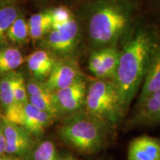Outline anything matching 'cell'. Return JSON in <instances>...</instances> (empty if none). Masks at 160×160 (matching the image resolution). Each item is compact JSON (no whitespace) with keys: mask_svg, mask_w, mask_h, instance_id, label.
<instances>
[{"mask_svg":"<svg viewBox=\"0 0 160 160\" xmlns=\"http://www.w3.org/2000/svg\"><path fill=\"white\" fill-rule=\"evenodd\" d=\"M75 16L90 53L120 48L142 19L137 0H84Z\"/></svg>","mask_w":160,"mask_h":160,"instance_id":"6da1fadb","label":"cell"},{"mask_svg":"<svg viewBox=\"0 0 160 160\" xmlns=\"http://www.w3.org/2000/svg\"><path fill=\"white\" fill-rule=\"evenodd\" d=\"M159 41V32L142 18L120 47L119 65L112 81L125 113L141 89L150 59Z\"/></svg>","mask_w":160,"mask_h":160,"instance_id":"7a4b0ae2","label":"cell"},{"mask_svg":"<svg viewBox=\"0 0 160 160\" xmlns=\"http://www.w3.org/2000/svg\"><path fill=\"white\" fill-rule=\"evenodd\" d=\"M111 128L82 111L69 116L59 132L68 145L77 152L89 155L102 149Z\"/></svg>","mask_w":160,"mask_h":160,"instance_id":"3957f363","label":"cell"},{"mask_svg":"<svg viewBox=\"0 0 160 160\" xmlns=\"http://www.w3.org/2000/svg\"><path fill=\"white\" fill-rule=\"evenodd\" d=\"M84 111L111 128L126 115L113 81L98 78L88 81Z\"/></svg>","mask_w":160,"mask_h":160,"instance_id":"277c9868","label":"cell"},{"mask_svg":"<svg viewBox=\"0 0 160 160\" xmlns=\"http://www.w3.org/2000/svg\"><path fill=\"white\" fill-rule=\"evenodd\" d=\"M40 41L42 49L59 58L77 59L85 50L82 31L76 16L67 23L52 28Z\"/></svg>","mask_w":160,"mask_h":160,"instance_id":"5b68a950","label":"cell"},{"mask_svg":"<svg viewBox=\"0 0 160 160\" xmlns=\"http://www.w3.org/2000/svg\"><path fill=\"white\" fill-rule=\"evenodd\" d=\"M5 119L10 122L23 128L30 134L39 135L56 117L42 111L29 102L13 103L5 110Z\"/></svg>","mask_w":160,"mask_h":160,"instance_id":"8992f818","label":"cell"},{"mask_svg":"<svg viewBox=\"0 0 160 160\" xmlns=\"http://www.w3.org/2000/svg\"><path fill=\"white\" fill-rule=\"evenodd\" d=\"M88 80L86 77L73 85L53 92L56 106L59 114L73 115L84 111Z\"/></svg>","mask_w":160,"mask_h":160,"instance_id":"52a82bcc","label":"cell"},{"mask_svg":"<svg viewBox=\"0 0 160 160\" xmlns=\"http://www.w3.org/2000/svg\"><path fill=\"white\" fill-rule=\"evenodd\" d=\"M85 77L80 68L77 59L58 58L51 74L45 81L47 88L53 92L65 88L78 80Z\"/></svg>","mask_w":160,"mask_h":160,"instance_id":"ba28073f","label":"cell"},{"mask_svg":"<svg viewBox=\"0 0 160 160\" xmlns=\"http://www.w3.org/2000/svg\"><path fill=\"white\" fill-rule=\"evenodd\" d=\"M160 125V90L137 105L134 114L128 121L129 128L153 127Z\"/></svg>","mask_w":160,"mask_h":160,"instance_id":"9c48e42d","label":"cell"},{"mask_svg":"<svg viewBox=\"0 0 160 160\" xmlns=\"http://www.w3.org/2000/svg\"><path fill=\"white\" fill-rule=\"evenodd\" d=\"M2 131L6 139L5 153L9 154H22L31 148V134L23 128L2 119Z\"/></svg>","mask_w":160,"mask_h":160,"instance_id":"30bf717a","label":"cell"},{"mask_svg":"<svg viewBox=\"0 0 160 160\" xmlns=\"http://www.w3.org/2000/svg\"><path fill=\"white\" fill-rule=\"evenodd\" d=\"M28 101L40 111L58 117L59 112L56 106L53 93L46 87L45 82L31 79L26 83Z\"/></svg>","mask_w":160,"mask_h":160,"instance_id":"8fae6325","label":"cell"},{"mask_svg":"<svg viewBox=\"0 0 160 160\" xmlns=\"http://www.w3.org/2000/svg\"><path fill=\"white\" fill-rule=\"evenodd\" d=\"M128 160H160V139L148 135L134 138L130 142Z\"/></svg>","mask_w":160,"mask_h":160,"instance_id":"7c38bea8","label":"cell"},{"mask_svg":"<svg viewBox=\"0 0 160 160\" xmlns=\"http://www.w3.org/2000/svg\"><path fill=\"white\" fill-rule=\"evenodd\" d=\"M58 58L45 49L37 50L28 56L26 62L32 79L45 82L51 74Z\"/></svg>","mask_w":160,"mask_h":160,"instance_id":"4fadbf2b","label":"cell"},{"mask_svg":"<svg viewBox=\"0 0 160 160\" xmlns=\"http://www.w3.org/2000/svg\"><path fill=\"white\" fill-rule=\"evenodd\" d=\"M159 90H160V41L150 59L139 91L137 105Z\"/></svg>","mask_w":160,"mask_h":160,"instance_id":"5bb4252c","label":"cell"},{"mask_svg":"<svg viewBox=\"0 0 160 160\" xmlns=\"http://www.w3.org/2000/svg\"><path fill=\"white\" fill-rule=\"evenodd\" d=\"M24 62L21 51L17 48H4L0 49V75L12 73Z\"/></svg>","mask_w":160,"mask_h":160,"instance_id":"9a60e30c","label":"cell"},{"mask_svg":"<svg viewBox=\"0 0 160 160\" xmlns=\"http://www.w3.org/2000/svg\"><path fill=\"white\" fill-rule=\"evenodd\" d=\"M119 60V48H105V55L102 67L95 78L112 80L117 70Z\"/></svg>","mask_w":160,"mask_h":160,"instance_id":"2e32d148","label":"cell"},{"mask_svg":"<svg viewBox=\"0 0 160 160\" xmlns=\"http://www.w3.org/2000/svg\"><path fill=\"white\" fill-rule=\"evenodd\" d=\"M19 17V9L14 5L10 4L0 8V44L5 41L9 28Z\"/></svg>","mask_w":160,"mask_h":160,"instance_id":"e0dca14e","label":"cell"},{"mask_svg":"<svg viewBox=\"0 0 160 160\" xmlns=\"http://www.w3.org/2000/svg\"><path fill=\"white\" fill-rule=\"evenodd\" d=\"M6 37L15 44H25L29 39L28 22L19 16L9 28Z\"/></svg>","mask_w":160,"mask_h":160,"instance_id":"ac0fdd59","label":"cell"},{"mask_svg":"<svg viewBox=\"0 0 160 160\" xmlns=\"http://www.w3.org/2000/svg\"><path fill=\"white\" fill-rule=\"evenodd\" d=\"M0 101L5 110L15 102L13 90V72L0 78Z\"/></svg>","mask_w":160,"mask_h":160,"instance_id":"d6986e66","label":"cell"},{"mask_svg":"<svg viewBox=\"0 0 160 160\" xmlns=\"http://www.w3.org/2000/svg\"><path fill=\"white\" fill-rule=\"evenodd\" d=\"M49 11L52 19V28L62 25L75 17V13L66 5L52 8Z\"/></svg>","mask_w":160,"mask_h":160,"instance_id":"ffe728a7","label":"cell"},{"mask_svg":"<svg viewBox=\"0 0 160 160\" xmlns=\"http://www.w3.org/2000/svg\"><path fill=\"white\" fill-rule=\"evenodd\" d=\"M13 90L14 103H26L29 102L26 82L20 73H13Z\"/></svg>","mask_w":160,"mask_h":160,"instance_id":"44dd1931","label":"cell"},{"mask_svg":"<svg viewBox=\"0 0 160 160\" xmlns=\"http://www.w3.org/2000/svg\"><path fill=\"white\" fill-rule=\"evenodd\" d=\"M33 157L34 160H59L54 144L51 141H45L39 144Z\"/></svg>","mask_w":160,"mask_h":160,"instance_id":"7402d4cb","label":"cell"},{"mask_svg":"<svg viewBox=\"0 0 160 160\" xmlns=\"http://www.w3.org/2000/svg\"><path fill=\"white\" fill-rule=\"evenodd\" d=\"M28 28L52 27V19L49 9L32 15L28 22Z\"/></svg>","mask_w":160,"mask_h":160,"instance_id":"603a6c76","label":"cell"},{"mask_svg":"<svg viewBox=\"0 0 160 160\" xmlns=\"http://www.w3.org/2000/svg\"><path fill=\"white\" fill-rule=\"evenodd\" d=\"M104 55H105V49L98 50L90 53L88 65L89 71L95 77H97L102 67Z\"/></svg>","mask_w":160,"mask_h":160,"instance_id":"cb8c5ba5","label":"cell"},{"mask_svg":"<svg viewBox=\"0 0 160 160\" xmlns=\"http://www.w3.org/2000/svg\"><path fill=\"white\" fill-rule=\"evenodd\" d=\"M150 16L148 21L160 33V0H150Z\"/></svg>","mask_w":160,"mask_h":160,"instance_id":"d4e9b609","label":"cell"},{"mask_svg":"<svg viewBox=\"0 0 160 160\" xmlns=\"http://www.w3.org/2000/svg\"><path fill=\"white\" fill-rule=\"evenodd\" d=\"M6 145H7V143H6L5 137L3 134L2 131L1 133H0V153H1L2 154L5 153Z\"/></svg>","mask_w":160,"mask_h":160,"instance_id":"484cf974","label":"cell"},{"mask_svg":"<svg viewBox=\"0 0 160 160\" xmlns=\"http://www.w3.org/2000/svg\"><path fill=\"white\" fill-rule=\"evenodd\" d=\"M65 160H74V159H73L72 157H68V158H66Z\"/></svg>","mask_w":160,"mask_h":160,"instance_id":"4316f807","label":"cell"},{"mask_svg":"<svg viewBox=\"0 0 160 160\" xmlns=\"http://www.w3.org/2000/svg\"><path fill=\"white\" fill-rule=\"evenodd\" d=\"M74 1H77V3L79 4V3H81L82 1H84V0H74Z\"/></svg>","mask_w":160,"mask_h":160,"instance_id":"83f0119b","label":"cell"},{"mask_svg":"<svg viewBox=\"0 0 160 160\" xmlns=\"http://www.w3.org/2000/svg\"><path fill=\"white\" fill-rule=\"evenodd\" d=\"M0 160H15L13 159H0Z\"/></svg>","mask_w":160,"mask_h":160,"instance_id":"f1b7e54d","label":"cell"},{"mask_svg":"<svg viewBox=\"0 0 160 160\" xmlns=\"http://www.w3.org/2000/svg\"><path fill=\"white\" fill-rule=\"evenodd\" d=\"M39 1H42V2H48V1H50V0H39Z\"/></svg>","mask_w":160,"mask_h":160,"instance_id":"f546056e","label":"cell"},{"mask_svg":"<svg viewBox=\"0 0 160 160\" xmlns=\"http://www.w3.org/2000/svg\"><path fill=\"white\" fill-rule=\"evenodd\" d=\"M1 132H2V130H1V128H0V133H1Z\"/></svg>","mask_w":160,"mask_h":160,"instance_id":"4dcf8cb0","label":"cell"},{"mask_svg":"<svg viewBox=\"0 0 160 160\" xmlns=\"http://www.w3.org/2000/svg\"><path fill=\"white\" fill-rule=\"evenodd\" d=\"M0 1H1V0H0Z\"/></svg>","mask_w":160,"mask_h":160,"instance_id":"1f68e13d","label":"cell"}]
</instances>
